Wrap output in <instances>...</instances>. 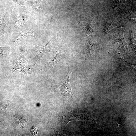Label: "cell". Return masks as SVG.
<instances>
[{
    "label": "cell",
    "mask_w": 136,
    "mask_h": 136,
    "mask_svg": "<svg viewBox=\"0 0 136 136\" xmlns=\"http://www.w3.org/2000/svg\"><path fill=\"white\" fill-rule=\"evenodd\" d=\"M33 71V68L32 67L26 65L20 69L19 72L28 75L31 74Z\"/></svg>",
    "instance_id": "obj_8"
},
{
    "label": "cell",
    "mask_w": 136,
    "mask_h": 136,
    "mask_svg": "<svg viewBox=\"0 0 136 136\" xmlns=\"http://www.w3.org/2000/svg\"><path fill=\"white\" fill-rule=\"evenodd\" d=\"M0 54L5 56H9V51L8 48L0 47Z\"/></svg>",
    "instance_id": "obj_9"
},
{
    "label": "cell",
    "mask_w": 136,
    "mask_h": 136,
    "mask_svg": "<svg viewBox=\"0 0 136 136\" xmlns=\"http://www.w3.org/2000/svg\"><path fill=\"white\" fill-rule=\"evenodd\" d=\"M56 52L57 54L55 56L49 63L51 64L50 67H52L55 65L58 64L61 62L62 59V56L57 51Z\"/></svg>",
    "instance_id": "obj_7"
},
{
    "label": "cell",
    "mask_w": 136,
    "mask_h": 136,
    "mask_svg": "<svg viewBox=\"0 0 136 136\" xmlns=\"http://www.w3.org/2000/svg\"><path fill=\"white\" fill-rule=\"evenodd\" d=\"M92 120L88 116L83 113L77 111H72L65 113L63 119L64 124L66 125L70 122L81 120Z\"/></svg>",
    "instance_id": "obj_2"
},
{
    "label": "cell",
    "mask_w": 136,
    "mask_h": 136,
    "mask_svg": "<svg viewBox=\"0 0 136 136\" xmlns=\"http://www.w3.org/2000/svg\"><path fill=\"white\" fill-rule=\"evenodd\" d=\"M9 31L7 18L4 13L0 10V36Z\"/></svg>",
    "instance_id": "obj_6"
},
{
    "label": "cell",
    "mask_w": 136,
    "mask_h": 136,
    "mask_svg": "<svg viewBox=\"0 0 136 136\" xmlns=\"http://www.w3.org/2000/svg\"><path fill=\"white\" fill-rule=\"evenodd\" d=\"M68 66L67 74L63 80L60 88L59 91L62 95L66 98L69 100L75 102V100L69 82V79L72 70Z\"/></svg>",
    "instance_id": "obj_1"
},
{
    "label": "cell",
    "mask_w": 136,
    "mask_h": 136,
    "mask_svg": "<svg viewBox=\"0 0 136 136\" xmlns=\"http://www.w3.org/2000/svg\"><path fill=\"white\" fill-rule=\"evenodd\" d=\"M51 51L50 42L43 46L35 45L33 48V54L35 58L34 66L37 63H40L42 57Z\"/></svg>",
    "instance_id": "obj_4"
},
{
    "label": "cell",
    "mask_w": 136,
    "mask_h": 136,
    "mask_svg": "<svg viewBox=\"0 0 136 136\" xmlns=\"http://www.w3.org/2000/svg\"><path fill=\"white\" fill-rule=\"evenodd\" d=\"M104 26V29L105 32L107 33L111 29L113 25V23L111 22H108L106 23Z\"/></svg>",
    "instance_id": "obj_10"
},
{
    "label": "cell",
    "mask_w": 136,
    "mask_h": 136,
    "mask_svg": "<svg viewBox=\"0 0 136 136\" xmlns=\"http://www.w3.org/2000/svg\"><path fill=\"white\" fill-rule=\"evenodd\" d=\"M28 37L35 38V32L33 30L31 29L29 32L25 33L17 32L14 33L11 36L9 43L11 44L17 43Z\"/></svg>",
    "instance_id": "obj_5"
},
{
    "label": "cell",
    "mask_w": 136,
    "mask_h": 136,
    "mask_svg": "<svg viewBox=\"0 0 136 136\" xmlns=\"http://www.w3.org/2000/svg\"><path fill=\"white\" fill-rule=\"evenodd\" d=\"M31 56L25 52L21 53L11 61L12 73L15 70L21 69L27 65L29 59Z\"/></svg>",
    "instance_id": "obj_3"
}]
</instances>
